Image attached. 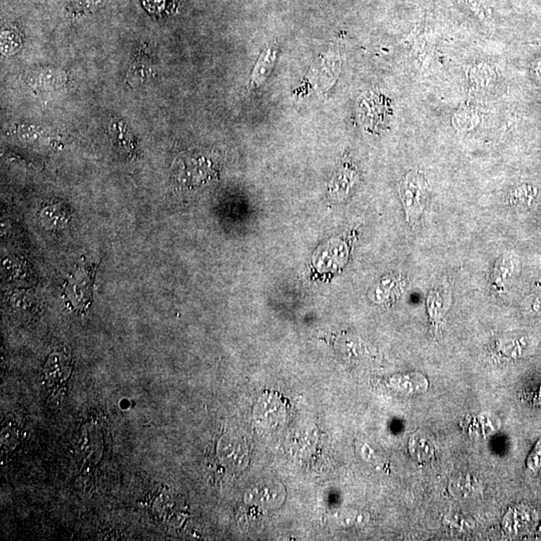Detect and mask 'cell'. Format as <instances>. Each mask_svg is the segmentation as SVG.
Returning <instances> with one entry per match:
<instances>
[{"label": "cell", "instance_id": "cell-1", "mask_svg": "<svg viewBox=\"0 0 541 541\" xmlns=\"http://www.w3.org/2000/svg\"><path fill=\"white\" fill-rule=\"evenodd\" d=\"M96 265L91 264L86 260L75 265L68 276L63 296L68 308L77 313H84L93 303L94 275Z\"/></svg>", "mask_w": 541, "mask_h": 541}, {"label": "cell", "instance_id": "cell-2", "mask_svg": "<svg viewBox=\"0 0 541 541\" xmlns=\"http://www.w3.org/2000/svg\"><path fill=\"white\" fill-rule=\"evenodd\" d=\"M428 191L427 179L420 172H408L401 182L399 193L408 223L415 224L421 217L428 198Z\"/></svg>", "mask_w": 541, "mask_h": 541}, {"label": "cell", "instance_id": "cell-3", "mask_svg": "<svg viewBox=\"0 0 541 541\" xmlns=\"http://www.w3.org/2000/svg\"><path fill=\"white\" fill-rule=\"evenodd\" d=\"M72 371V361L66 354L54 352L47 358L42 374L46 391L53 398L65 394Z\"/></svg>", "mask_w": 541, "mask_h": 541}, {"label": "cell", "instance_id": "cell-4", "mask_svg": "<svg viewBox=\"0 0 541 541\" xmlns=\"http://www.w3.org/2000/svg\"><path fill=\"white\" fill-rule=\"evenodd\" d=\"M278 54L279 49L276 44H271L261 53L252 72L251 82H250L252 87L257 89L261 87L270 77L272 70L277 61Z\"/></svg>", "mask_w": 541, "mask_h": 541}, {"label": "cell", "instance_id": "cell-5", "mask_svg": "<svg viewBox=\"0 0 541 541\" xmlns=\"http://www.w3.org/2000/svg\"><path fill=\"white\" fill-rule=\"evenodd\" d=\"M519 261L514 255H505L496 262L493 272V286L498 292H502L510 281L518 274Z\"/></svg>", "mask_w": 541, "mask_h": 541}, {"label": "cell", "instance_id": "cell-6", "mask_svg": "<svg viewBox=\"0 0 541 541\" xmlns=\"http://www.w3.org/2000/svg\"><path fill=\"white\" fill-rule=\"evenodd\" d=\"M70 219V209L61 203L44 205L39 212L40 222L47 230H60L68 224Z\"/></svg>", "mask_w": 541, "mask_h": 541}, {"label": "cell", "instance_id": "cell-7", "mask_svg": "<svg viewBox=\"0 0 541 541\" xmlns=\"http://www.w3.org/2000/svg\"><path fill=\"white\" fill-rule=\"evenodd\" d=\"M11 310L20 319L33 318L39 311V301L30 291H16L9 297Z\"/></svg>", "mask_w": 541, "mask_h": 541}, {"label": "cell", "instance_id": "cell-8", "mask_svg": "<svg viewBox=\"0 0 541 541\" xmlns=\"http://www.w3.org/2000/svg\"><path fill=\"white\" fill-rule=\"evenodd\" d=\"M204 171L214 172V170H212L211 164L208 163L204 158H198V159L191 158L189 164L185 165V170H184V172H182L179 178L183 177L185 182H189L191 185H196L197 182H205L209 179V176L207 174L198 172Z\"/></svg>", "mask_w": 541, "mask_h": 541}, {"label": "cell", "instance_id": "cell-9", "mask_svg": "<svg viewBox=\"0 0 541 541\" xmlns=\"http://www.w3.org/2000/svg\"><path fill=\"white\" fill-rule=\"evenodd\" d=\"M110 136H112L115 146L125 153V155H131L134 152V141H132V134L127 132L126 126L120 122H115L110 127Z\"/></svg>", "mask_w": 541, "mask_h": 541}, {"label": "cell", "instance_id": "cell-10", "mask_svg": "<svg viewBox=\"0 0 541 541\" xmlns=\"http://www.w3.org/2000/svg\"><path fill=\"white\" fill-rule=\"evenodd\" d=\"M4 267L7 277L13 282L27 283V281L32 278L27 265L25 262H21L20 260L14 259V257L6 259L4 262Z\"/></svg>", "mask_w": 541, "mask_h": 541}, {"label": "cell", "instance_id": "cell-11", "mask_svg": "<svg viewBox=\"0 0 541 541\" xmlns=\"http://www.w3.org/2000/svg\"><path fill=\"white\" fill-rule=\"evenodd\" d=\"M537 195V190L533 186L523 185L515 189L511 193L512 202L522 205H529Z\"/></svg>", "mask_w": 541, "mask_h": 541}, {"label": "cell", "instance_id": "cell-12", "mask_svg": "<svg viewBox=\"0 0 541 541\" xmlns=\"http://www.w3.org/2000/svg\"><path fill=\"white\" fill-rule=\"evenodd\" d=\"M21 46V40L16 33L4 32L1 35V51L6 56L15 53Z\"/></svg>", "mask_w": 541, "mask_h": 541}, {"label": "cell", "instance_id": "cell-13", "mask_svg": "<svg viewBox=\"0 0 541 541\" xmlns=\"http://www.w3.org/2000/svg\"><path fill=\"white\" fill-rule=\"evenodd\" d=\"M446 300L444 299L443 294L440 292H436V291H432L428 297V308L429 312L431 313V316L436 317V316L443 315V311L445 310Z\"/></svg>", "mask_w": 541, "mask_h": 541}, {"label": "cell", "instance_id": "cell-14", "mask_svg": "<svg viewBox=\"0 0 541 541\" xmlns=\"http://www.w3.org/2000/svg\"><path fill=\"white\" fill-rule=\"evenodd\" d=\"M73 4L82 9H94L101 6L106 0H72Z\"/></svg>", "mask_w": 541, "mask_h": 541}, {"label": "cell", "instance_id": "cell-15", "mask_svg": "<svg viewBox=\"0 0 541 541\" xmlns=\"http://www.w3.org/2000/svg\"><path fill=\"white\" fill-rule=\"evenodd\" d=\"M533 72L538 79H541V56H538L533 63Z\"/></svg>", "mask_w": 541, "mask_h": 541}]
</instances>
